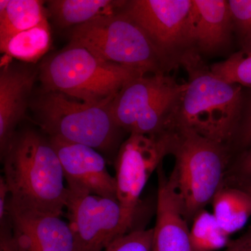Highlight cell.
Masks as SVG:
<instances>
[{"mask_svg": "<svg viewBox=\"0 0 251 251\" xmlns=\"http://www.w3.org/2000/svg\"><path fill=\"white\" fill-rule=\"evenodd\" d=\"M227 177L251 180V147L239 155L231 167Z\"/></svg>", "mask_w": 251, "mask_h": 251, "instance_id": "cell-25", "label": "cell"}, {"mask_svg": "<svg viewBox=\"0 0 251 251\" xmlns=\"http://www.w3.org/2000/svg\"><path fill=\"white\" fill-rule=\"evenodd\" d=\"M190 237L193 251H215L227 247L230 239L221 228L212 212L198 213L192 221Z\"/></svg>", "mask_w": 251, "mask_h": 251, "instance_id": "cell-20", "label": "cell"}, {"mask_svg": "<svg viewBox=\"0 0 251 251\" xmlns=\"http://www.w3.org/2000/svg\"><path fill=\"white\" fill-rule=\"evenodd\" d=\"M234 143L243 151L251 147V90L245 94L242 120Z\"/></svg>", "mask_w": 251, "mask_h": 251, "instance_id": "cell-24", "label": "cell"}, {"mask_svg": "<svg viewBox=\"0 0 251 251\" xmlns=\"http://www.w3.org/2000/svg\"><path fill=\"white\" fill-rule=\"evenodd\" d=\"M234 35L240 51L251 52V0H229Z\"/></svg>", "mask_w": 251, "mask_h": 251, "instance_id": "cell-22", "label": "cell"}, {"mask_svg": "<svg viewBox=\"0 0 251 251\" xmlns=\"http://www.w3.org/2000/svg\"><path fill=\"white\" fill-rule=\"evenodd\" d=\"M212 214L229 237L242 229L251 216V196L242 188L227 184L211 201Z\"/></svg>", "mask_w": 251, "mask_h": 251, "instance_id": "cell-17", "label": "cell"}, {"mask_svg": "<svg viewBox=\"0 0 251 251\" xmlns=\"http://www.w3.org/2000/svg\"><path fill=\"white\" fill-rule=\"evenodd\" d=\"M211 72L229 83L251 90V52H239L211 66Z\"/></svg>", "mask_w": 251, "mask_h": 251, "instance_id": "cell-21", "label": "cell"}, {"mask_svg": "<svg viewBox=\"0 0 251 251\" xmlns=\"http://www.w3.org/2000/svg\"><path fill=\"white\" fill-rule=\"evenodd\" d=\"M9 191L4 176L0 177V221L1 223L7 214L8 202H9Z\"/></svg>", "mask_w": 251, "mask_h": 251, "instance_id": "cell-27", "label": "cell"}, {"mask_svg": "<svg viewBox=\"0 0 251 251\" xmlns=\"http://www.w3.org/2000/svg\"><path fill=\"white\" fill-rule=\"evenodd\" d=\"M192 0L126 1L122 11L146 32L172 69L191 52L189 29Z\"/></svg>", "mask_w": 251, "mask_h": 251, "instance_id": "cell-9", "label": "cell"}, {"mask_svg": "<svg viewBox=\"0 0 251 251\" xmlns=\"http://www.w3.org/2000/svg\"><path fill=\"white\" fill-rule=\"evenodd\" d=\"M68 224L74 240V251H102L132 229L118 200L69 191Z\"/></svg>", "mask_w": 251, "mask_h": 251, "instance_id": "cell-10", "label": "cell"}, {"mask_svg": "<svg viewBox=\"0 0 251 251\" xmlns=\"http://www.w3.org/2000/svg\"><path fill=\"white\" fill-rule=\"evenodd\" d=\"M69 36V44L82 46L106 62L146 74L173 70L143 28L122 9L72 28Z\"/></svg>", "mask_w": 251, "mask_h": 251, "instance_id": "cell-6", "label": "cell"}, {"mask_svg": "<svg viewBox=\"0 0 251 251\" xmlns=\"http://www.w3.org/2000/svg\"><path fill=\"white\" fill-rule=\"evenodd\" d=\"M223 251H251V226L240 237L230 239Z\"/></svg>", "mask_w": 251, "mask_h": 251, "instance_id": "cell-26", "label": "cell"}, {"mask_svg": "<svg viewBox=\"0 0 251 251\" xmlns=\"http://www.w3.org/2000/svg\"><path fill=\"white\" fill-rule=\"evenodd\" d=\"M153 229H131L117 238L104 251H151Z\"/></svg>", "mask_w": 251, "mask_h": 251, "instance_id": "cell-23", "label": "cell"}, {"mask_svg": "<svg viewBox=\"0 0 251 251\" xmlns=\"http://www.w3.org/2000/svg\"><path fill=\"white\" fill-rule=\"evenodd\" d=\"M49 18L39 0H0V40L27 30Z\"/></svg>", "mask_w": 251, "mask_h": 251, "instance_id": "cell-19", "label": "cell"}, {"mask_svg": "<svg viewBox=\"0 0 251 251\" xmlns=\"http://www.w3.org/2000/svg\"><path fill=\"white\" fill-rule=\"evenodd\" d=\"M171 176L177 188L188 224L205 209L222 187L227 176L229 146L221 145L187 129H175Z\"/></svg>", "mask_w": 251, "mask_h": 251, "instance_id": "cell-4", "label": "cell"}, {"mask_svg": "<svg viewBox=\"0 0 251 251\" xmlns=\"http://www.w3.org/2000/svg\"><path fill=\"white\" fill-rule=\"evenodd\" d=\"M181 67L188 74L187 87L173 120V130L183 128L229 146L237 135L245 93L206 67L199 54L191 52Z\"/></svg>", "mask_w": 251, "mask_h": 251, "instance_id": "cell-2", "label": "cell"}, {"mask_svg": "<svg viewBox=\"0 0 251 251\" xmlns=\"http://www.w3.org/2000/svg\"><path fill=\"white\" fill-rule=\"evenodd\" d=\"M0 72V150L4 154L24 118L38 72L25 66L15 65L9 57Z\"/></svg>", "mask_w": 251, "mask_h": 251, "instance_id": "cell-14", "label": "cell"}, {"mask_svg": "<svg viewBox=\"0 0 251 251\" xmlns=\"http://www.w3.org/2000/svg\"><path fill=\"white\" fill-rule=\"evenodd\" d=\"M1 159L9 204L43 214H64L69 190L49 138L33 130L16 133Z\"/></svg>", "mask_w": 251, "mask_h": 251, "instance_id": "cell-1", "label": "cell"}, {"mask_svg": "<svg viewBox=\"0 0 251 251\" xmlns=\"http://www.w3.org/2000/svg\"><path fill=\"white\" fill-rule=\"evenodd\" d=\"M1 228L15 251H74L72 230L61 216L25 210L8 202Z\"/></svg>", "mask_w": 251, "mask_h": 251, "instance_id": "cell-11", "label": "cell"}, {"mask_svg": "<svg viewBox=\"0 0 251 251\" xmlns=\"http://www.w3.org/2000/svg\"><path fill=\"white\" fill-rule=\"evenodd\" d=\"M145 74L104 61L85 48L72 44L44 61L39 72L44 92H58L87 103L115 99L128 82Z\"/></svg>", "mask_w": 251, "mask_h": 251, "instance_id": "cell-3", "label": "cell"}, {"mask_svg": "<svg viewBox=\"0 0 251 251\" xmlns=\"http://www.w3.org/2000/svg\"><path fill=\"white\" fill-rule=\"evenodd\" d=\"M187 82L168 74H145L130 80L111 103L112 117L130 134L153 135L173 130L175 113Z\"/></svg>", "mask_w": 251, "mask_h": 251, "instance_id": "cell-7", "label": "cell"}, {"mask_svg": "<svg viewBox=\"0 0 251 251\" xmlns=\"http://www.w3.org/2000/svg\"><path fill=\"white\" fill-rule=\"evenodd\" d=\"M0 251H15L11 241L4 229H1L0 234Z\"/></svg>", "mask_w": 251, "mask_h": 251, "instance_id": "cell-29", "label": "cell"}, {"mask_svg": "<svg viewBox=\"0 0 251 251\" xmlns=\"http://www.w3.org/2000/svg\"><path fill=\"white\" fill-rule=\"evenodd\" d=\"M175 130L161 134H130L120 146L115 158L117 198L128 219L134 222L140 198L153 172L172 155Z\"/></svg>", "mask_w": 251, "mask_h": 251, "instance_id": "cell-8", "label": "cell"}, {"mask_svg": "<svg viewBox=\"0 0 251 251\" xmlns=\"http://www.w3.org/2000/svg\"><path fill=\"white\" fill-rule=\"evenodd\" d=\"M226 182L232 185V186L242 188L251 196V180L226 177Z\"/></svg>", "mask_w": 251, "mask_h": 251, "instance_id": "cell-28", "label": "cell"}, {"mask_svg": "<svg viewBox=\"0 0 251 251\" xmlns=\"http://www.w3.org/2000/svg\"><path fill=\"white\" fill-rule=\"evenodd\" d=\"M49 138L60 161L69 191L117 199L115 176L109 173L105 158L97 150Z\"/></svg>", "mask_w": 251, "mask_h": 251, "instance_id": "cell-12", "label": "cell"}, {"mask_svg": "<svg viewBox=\"0 0 251 251\" xmlns=\"http://www.w3.org/2000/svg\"><path fill=\"white\" fill-rule=\"evenodd\" d=\"M126 3L120 0H51L46 2V9L59 27L73 28L119 12Z\"/></svg>", "mask_w": 251, "mask_h": 251, "instance_id": "cell-16", "label": "cell"}, {"mask_svg": "<svg viewBox=\"0 0 251 251\" xmlns=\"http://www.w3.org/2000/svg\"><path fill=\"white\" fill-rule=\"evenodd\" d=\"M190 45L200 55L219 53L230 45L233 24L228 1L192 0Z\"/></svg>", "mask_w": 251, "mask_h": 251, "instance_id": "cell-15", "label": "cell"}, {"mask_svg": "<svg viewBox=\"0 0 251 251\" xmlns=\"http://www.w3.org/2000/svg\"><path fill=\"white\" fill-rule=\"evenodd\" d=\"M156 224L151 251H193L190 228L174 180L167 176L162 164L157 170Z\"/></svg>", "mask_w": 251, "mask_h": 251, "instance_id": "cell-13", "label": "cell"}, {"mask_svg": "<svg viewBox=\"0 0 251 251\" xmlns=\"http://www.w3.org/2000/svg\"><path fill=\"white\" fill-rule=\"evenodd\" d=\"M113 99L87 103L58 92H44L33 102L31 108L36 121L49 138L111 153L118 147L122 131L112 117Z\"/></svg>", "mask_w": 251, "mask_h": 251, "instance_id": "cell-5", "label": "cell"}, {"mask_svg": "<svg viewBox=\"0 0 251 251\" xmlns=\"http://www.w3.org/2000/svg\"><path fill=\"white\" fill-rule=\"evenodd\" d=\"M50 31L47 18L30 29L0 40L1 52L11 58L36 63L50 48Z\"/></svg>", "mask_w": 251, "mask_h": 251, "instance_id": "cell-18", "label": "cell"}]
</instances>
